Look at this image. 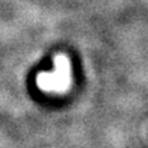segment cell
Wrapping results in <instances>:
<instances>
[{"mask_svg": "<svg viewBox=\"0 0 148 148\" xmlns=\"http://www.w3.org/2000/svg\"><path fill=\"white\" fill-rule=\"evenodd\" d=\"M36 83L47 92H64L70 84V64L65 56L55 59V66L51 72L40 73Z\"/></svg>", "mask_w": 148, "mask_h": 148, "instance_id": "cell-1", "label": "cell"}]
</instances>
